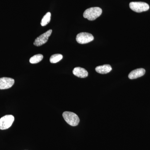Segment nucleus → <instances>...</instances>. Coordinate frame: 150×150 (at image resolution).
<instances>
[{"label":"nucleus","mask_w":150,"mask_h":150,"mask_svg":"<svg viewBox=\"0 0 150 150\" xmlns=\"http://www.w3.org/2000/svg\"><path fill=\"white\" fill-rule=\"evenodd\" d=\"M102 10L99 7H92L87 9L83 14L84 18L89 21H94L100 16L102 14Z\"/></svg>","instance_id":"f257e3e1"},{"label":"nucleus","mask_w":150,"mask_h":150,"mask_svg":"<svg viewBox=\"0 0 150 150\" xmlns=\"http://www.w3.org/2000/svg\"><path fill=\"white\" fill-rule=\"evenodd\" d=\"M63 116L65 121L71 126H76L79 123V117L74 112L65 111L63 113Z\"/></svg>","instance_id":"f03ea898"},{"label":"nucleus","mask_w":150,"mask_h":150,"mask_svg":"<svg viewBox=\"0 0 150 150\" xmlns=\"http://www.w3.org/2000/svg\"><path fill=\"white\" fill-rule=\"evenodd\" d=\"M129 7L132 11L137 13L146 11L149 9V4L143 2H132L129 4Z\"/></svg>","instance_id":"7ed1b4c3"},{"label":"nucleus","mask_w":150,"mask_h":150,"mask_svg":"<svg viewBox=\"0 0 150 150\" xmlns=\"http://www.w3.org/2000/svg\"><path fill=\"white\" fill-rule=\"evenodd\" d=\"M14 121V117L13 115H7L3 116L0 119V129L6 130L8 129L12 125Z\"/></svg>","instance_id":"20e7f679"},{"label":"nucleus","mask_w":150,"mask_h":150,"mask_svg":"<svg viewBox=\"0 0 150 150\" xmlns=\"http://www.w3.org/2000/svg\"><path fill=\"white\" fill-rule=\"evenodd\" d=\"M93 35L88 33L82 32L79 33L76 37V40L80 44H86L93 41Z\"/></svg>","instance_id":"39448f33"},{"label":"nucleus","mask_w":150,"mask_h":150,"mask_svg":"<svg viewBox=\"0 0 150 150\" xmlns=\"http://www.w3.org/2000/svg\"><path fill=\"white\" fill-rule=\"evenodd\" d=\"M52 32V30L50 29L38 36L35 39L33 43L34 45L36 46H40L46 43L48 41V38L51 35Z\"/></svg>","instance_id":"423d86ee"},{"label":"nucleus","mask_w":150,"mask_h":150,"mask_svg":"<svg viewBox=\"0 0 150 150\" xmlns=\"http://www.w3.org/2000/svg\"><path fill=\"white\" fill-rule=\"evenodd\" d=\"M14 82V80L12 78H0V89H6L10 88L13 85Z\"/></svg>","instance_id":"0eeeda50"},{"label":"nucleus","mask_w":150,"mask_h":150,"mask_svg":"<svg viewBox=\"0 0 150 150\" xmlns=\"http://www.w3.org/2000/svg\"><path fill=\"white\" fill-rule=\"evenodd\" d=\"M146 71L144 69H137L132 71L129 75V78L130 79H134L137 78L141 77L145 74Z\"/></svg>","instance_id":"6e6552de"},{"label":"nucleus","mask_w":150,"mask_h":150,"mask_svg":"<svg viewBox=\"0 0 150 150\" xmlns=\"http://www.w3.org/2000/svg\"><path fill=\"white\" fill-rule=\"evenodd\" d=\"M73 73L75 76L79 78H85L88 76L87 71L85 69L79 67L75 68L73 70Z\"/></svg>","instance_id":"1a4fd4ad"},{"label":"nucleus","mask_w":150,"mask_h":150,"mask_svg":"<svg viewBox=\"0 0 150 150\" xmlns=\"http://www.w3.org/2000/svg\"><path fill=\"white\" fill-rule=\"evenodd\" d=\"M95 70L99 74H106L110 72L112 70V68L110 65L105 64L97 67Z\"/></svg>","instance_id":"9d476101"},{"label":"nucleus","mask_w":150,"mask_h":150,"mask_svg":"<svg viewBox=\"0 0 150 150\" xmlns=\"http://www.w3.org/2000/svg\"><path fill=\"white\" fill-rule=\"evenodd\" d=\"M43 55L40 54H37L34 55L30 59L29 62L30 63L32 64H37L40 61H42L43 59Z\"/></svg>","instance_id":"9b49d317"},{"label":"nucleus","mask_w":150,"mask_h":150,"mask_svg":"<svg viewBox=\"0 0 150 150\" xmlns=\"http://www.w3.org/2000/svg\"><path fill=\"white\" fill-rule=\"evenodd\" d=\"M51 14L50 12H48L43 16L41 20V25L42 26H44L47 25L51 21Z\"/></svg>","instance_id":"f8f14e48"},{"label":"nucleus","mask_w":150,"mask_h":150,"mask_svg":"<svg viewBox=\"0 0 150 150\" xmlns=\"http://www.w3.org/2000/svg\"><path fill=\"white\" fill-rule=\"evenodd\" d=\"M63 59V56L62 54H56L51 56L50 59V62L52 64H55L59 62Z\"/></svg>","instance_id":"ddd939ff"}]
</instances>
